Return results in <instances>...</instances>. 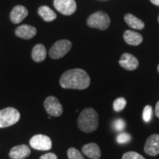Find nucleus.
Here are the masks:
<instances>
[{
	"label": "nucleus",
	"mask_w": 159,
	"mask_h": 159,
	"mask_svg": "<svg viewBox=\"0 0 159 159\" xmlns=\"http://www.w3.org/2000/svg\"><path fill=\"white\" fill-rule=\"evenodd\" d=\"M91 79L85 70L73 69L66 71L60 78V85L65 89L84 90L90 85Z\"/></svg>",
	"instance_id": "f257e3e1"
},
{
	"label": "nucleus",
	"mask_w": 159,
	"mask_h": 159,
	"mask_svg": "<svg viewBox=\"0 0 159 159\" xmlns=\"http://www.w3.org/2000/svg\"><path fill=\"white\" fill-rule=\"evenodd\" d=\"M158 23H159V16H158Z\"/></svg>",
	"instance_id": "c85d7f7f"
},
{
	"label": "nucleus",
	"mask_w": 159,
	"mask_h": 159,
	"mask_svg": "<svg viewBox=\"0 0 159 159\" xmlns=\"http://www.w3.org/2000/svg\"><path fill=\"white\" fill-rule=\"evenodd\" d=\"M46 57H47V50L43 44L39 43L33 47L32 51V58L35 62H42L45 60Z\"/></svg>",
	"instance_id": "dca6fc26"
},
{
	"label": "nucleus",
	"mask_w": 159,
	"mask_h": 159,
	"mask_svg": "<svg viewBox=\"0 0 159 159\" xmlns=\"http://www.w3.org/2000/svg\"><path fill=\"white\" fill-rule=\"evenodd\" d=\"M28 15V11L22 5L16 6L12 10L10 18L11 21L14 24H19Z\"/></svg>",
	"instance_id": "ddd939ff"
},
{
	"label": "nucleus",
	"mask_w": 159,
	"mask_h": 159,
	"mask_svg": "<svg viewBox=\"0 0 159 159\" xmlns=\"http://www.w3.org/2000/svg\"><path fill=\"white\" fill-rule=\"evenodd\" d=\"M83 153L91 159H99L101 157V150L96 143H89L82 148Z\"/></svg>",
	"instance_id": "4468645a"
},
{
	"label": "nucleus",
	"mask_w": 159,
	"mask_h": 159,
	"mask_svg": "<svg viewBox=\"0 0 159 159\" xmlns=\"http://www.w3.org/2000/svg\"><path fill=\"white\" fill-rule=\"evenodd\" d=\"M131 140V136L128 133H121L116 137V141L119 144H126Z\"/></svg>",
	"instance_id": "4be33fe9"
},
{
	"label": "nucleus",
	"mask_w": 159,
	"mask_h": 159,
	"mask_svg": "<svg viewBox=\"0 0 159 159\" xmlns=\"http://www.w3.org/2000/svg\"><path fill=\"white\" fill-rule=\"evenodd\" d=\"M30 153L31 150L27 145L21 144L12 148L9 156L11 159H25L30 156Z\"/></svg>",
	"instance_id": "9b49d317"
},
{
	"label": "nucleus",
	"mask_w": 159,
	"mask_h": 159,
	"mask_svg": "<svg viewBox=\"0 0 159 159\" xmlns=\"http://www.w3.org/2000/svg\"><path fill=\"white\" fill-rule=\"evenodd\" d=\"M127 105V101L124 97H119L114 100L113 103V108L116 112H120L125 108Z\"/></svg>",
	"instance_id": "6ab92c4d"
},
{
	"label": "nucleus",
	"mask_w": 159,
	"mask_h": 159,
	"mask_svg": "<svg viewBox=\"0 0 159 159\" xmlns=\"http://www.w3.org/2000/svg\"><path fill=\"white\" fill-rule=\"evenodd\" d=\"M20 113L13 107L4 108L0 111V128H7L15 125L20 119Z\"/></svg>",
	"instance_id": "20e7f679"
},
{
	"label": "nucleus",
	"mask_w": 159,
	"mask_h": 159,
	"mask_svg": "<svg viewBox=\"0 0 159 159\" xmlns=\"http://www.w3.org/2000/svg\"><path fill=\"white\" fill-rule=\"evenodd\" d=\"M144 152L150 156H156L159 154V134H152L147 139Z\"/></svg>",
	"instance_id": "1a4fd4ad"
},
{
	"label": "nucleus",
	"mask_w": 159,
	"mask_h": 159,
	"mask_svg": "<svg viewBox=\"0 0 159 159\" xmlns=\"http://www.w3.org/2000/svg\"><path fill=\"white\" fill-rule=\"evenodd\" d=\"M71 41L69 40H60L55 42L49 49V55L52 59H60L69 52L71 48Z\"/></svg>",
	"instance_id": "39448f33"
},
{
	"label": "nucleus",
	"mask_w": 159,
	"mask_h": 159,
	"mask_svg": "<svg viewBox=\"0 0 159 159\" xmlns=\"http://www.w3.org/2000/svg\"><path fill=\"white\" fill-rule=\"evenodd\" d=\"M111 20L108 15L102 11H98L91 14L87 20V25L91 28L105 30L110 25Z\"/></svg>",
	"instance_id": "7ed1b4c3"
},
{
	"label": "nucleus",
	"mask_w": 159,
	"mask_h": 159,
	"mask_svg": "<svg viewBox=\"0 0 159 159\" xmlns=\"http://www.w3.org/2000/svg\"><path fill=\"white\" fill-rule=\"evenodd\" d=\"M43 106L49 116L58 117L63 114V106L59 102L58 99L54 96L47 97L44 100Z\"/></svg>",
	"instance_id": "423d86ee"
},
{
	"label": "nucleus",
	"mask_w": 159,
	"mask_h": 159,
	"mask_svg": "<svg viewBox=\"0 0 159 159\" xmlns=\"http://www.w3.org/2000/svg\"><path fill=\"white\" fill-rule=\"evenodd\" d=\"M69 159H85L83 154L75 148H70L67 151Z\"/></svg>",
	"instance_id": "aec40b11"
},
{
	"label": "nucleus",
	"mask_w": 159,
	"mask_h": 159,
	"mask_svg": "<svg viewBox=\"0 0 159 159\" xmlns=\"http://www.w3.org/2000/svg\"><path fill=\"white\" fill-rule=\"evenodd\" d=\"M125 21L131 28L136 30H142L144 27V23L141 19L134 16V15L128 13L125 16Z\"/></svg>",
	"instance_id": "a211bd4d"
},
{
	"label": "nucleus",
	"mask_w": 159,
	"mask_h": 159,
	"mask_svg": "<svg viewBox=\"0 0 159 159\" xmlns=\"http://www.w3.org/2000/svg\"><path fill=\"white\" fill-rule=\"evenodd\" d=\"M36 33L37 31L35 27L27 25L19 26L16 29L15 31V34L17 37L26 40L33 39L36 35Z\"/></svg>",
	"instance_id": "f8f14e48"
},
{
	"label": "nucleus",
	"mask_w": 159,
	"mask_h": 159,
	"mask_svg": "<svg viewBox=\"0 0 159 159\" xmlns=\"http://www.w3.org/2000/svg\"><path fill=\"white\" fill-rule=\"evenodd\" d=\"M55 9L66 16H70L76 11L77 4L75 0H54Z\"/></svg>",
	"instance_id": "6e6552de"
},
{
	"label": "nucleus",
	"mask_w": 159,
	"mask_h": 159,
	"mask_svg": "<svg viewBox=\"0 0 159 159\" xmlns=\"http://www.w3.org/2000/svg\"><path fill=\"white\" fill-rule=\"evenodd\" d=\"M122 159H145L142 155L136 152H127L123 154Z\"/></svg>",
	"instance_id": "5701e85b"
},
{
	"label": "nucleus",
	"mask_w": 159,
	"mask_h": 159,
	"mask_svg": "<svg viewBox=\"0 0 159 159\" xmlns=\"http://www.w3.org/2000/svg\"><path fill=\"white\" fill-rule=\"evenodd\" d=\"M152 116V108L150 105H146L143 110L142 118L145 122H149Z\"/></svg>",
	"instance_id": "412c9836"
},
{
	"label": "nucleus",
	"mask_w": 159,
	"mask_h": 159,
	"mask_svg": "<svg viewBox=\"0 0 159 159\" xmlns=\"http://www.w3.org/2000/svg\"><path fill=\"white\" fill-rule=\"evenodd\" d=\"M30 144L33 149L38 150H49L52 148V141L49 136L39 134L33 136L30 140Z\"/></svg>",
	"instance_id": "0eeeda50"
},
{
	"label": "nucleus",
	"mask_w": 159,
	"mask_h": 159,
	"mask_svg": "<svg viewBox=\"0 0 159 159\" xmlns=\"http://www.w3.org/2000/svg\"><path fill=\"white\" fill-rule=\"evenodd\" d=\"M119 63L122 68L129 71H134L139 66L138 60L130 53H124L119 60Z\"/></svg>",
	"instance_id": "9d476101"
},
{
	"label": "nucleus",
	"mask_w": 159,
	"mask_h": 159,
	"mask_svg": "<svg viewBox=\"0 0 159 159\" xmlns=\"http://www.w3.org/2000/svg\"><path fill=\"white\" fill-rule=\"evenodd\" d=\"M38 13H39V15L45 21H47V22L54 21L57 17L56 13L50 7L46 5L40 7L39 8V11H38Z\"/></svg>",
	"instance_id": "f3484780"
},
{
	"label": "nucleus",
	"mask_w": 159,
	"mask_h": 159,
	"mask_svg": "<svg viewBox=\"0 0 159 159\" xmlns=\"http://www.w3.org/2000/svg\"><path fill=\"white\" fill-rule=\"evenodd\" d=\"M150 2L152 4H154L155 5L159 6V0H150Z\"/></svg>",
	"instance_id": "bb28decb"
},
{
	"label": "nucleus",
	"mask_w": 159,
	"mask_h": 159,
	"mask_svg": "<svg viewBox=\"0 0 159 159\" xmlns=\"http://www.w3.org/2000/svg\"><path fill=\"white\" fill-rule=\"evenodd\" d=\"M157 69H158V72L159 73V64L158 65V67H157Z\"/></svg>",
	"instance_id": "cd10ccee"
},
{
	"label": "nucleus",
	"mask_w": 159,
	"mask_h": 159,
	"mask_svg": "<svg viewBox=\"0 0 159 159\" xmlns=\"http://www.w3.org/2000/svg\"><path fill=\"white\" fill-rule=\"evenodd\" d=\"M39 159H57V156L53 152H48L41 156Z\"/></svg>",
	"instance_id": "393cba45"
},
{
	"label": "nucleus",
	"mask_w": 159,
	"mask_h": 159,
	"mask_svg": "<svg viewBox=\"0 0 159 159\" xmlns=\"http://www.w3.org/2000/svg\"><path fill=\"white\" fill-rule=\"evenodd\" d=\"M155 114L156 116L159 118V101H158L156 105V108H155Z\"/></svg>",
	"instance_id": "a878e982"
},
{
	"label": "nucleus",
	"mask_w": 159,
	"mask_h": 159,
	"mask_svg": "<svg viewBox=\"0 0 159 159\" xmlns=\"http://www.w3.org/2000/svg\"><path fill=\"white\" fill-rule=\"evenodd\" d=\"M123 38H124L125 42L128 44L132 46H138L143 41L142 35L132 30L125 31L123 35Z\"/></svg>",
	"instance_id": "2eb2a0df"
},
{
	"label": "nucleus",
	"mask_w": 159,
	"mask_h": 159,
	"mask_svg": "<svg viewBox=\"0 0 159 159\" xmlns=\"http://www.w3.org/2000/svg\"><path fill=\"white\" fill-rule=\"evenodd\" d=\"M77 125L80 130L84 133L95 131L99 125L98 114L94 108H85L77 119Z\"/></svg>",
	"instance_id": "f03ea898"
},
{
	"label": "nucleus",
	"mask_w": 159,
	"mask_h": 159,
	"mask_svg": "<svg viewBox=\"0 0 159 159\" xmlns=\"http://www.w3.org/2000/svg\"><path fill=\"white\" fill-rule=\"evenodd\" d=\"M113 128L116 131H122L125 128V122L122 119H117L113 122Z\"/></svg>",
	"instance_id": "b1692460"
}]
</instances>
